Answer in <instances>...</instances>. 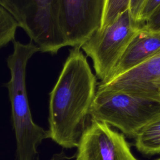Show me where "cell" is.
<instances>
[{
  "label": "cell",
  "instance_id": "1",
  "mask_svg": "<svg viewBox=\"0 0 160 160\" xmlns=\"http://www.w3.org/2000/svg\"><path fill=\"white\" fill-rule=\"evenodd\" d=\"M96 79L81 49H69L49 103L50 138L64 148L79 144L96 92Z\"/></svg>",
  "mask_w": 160,
  "mask_h": 160
},
{
  "label": "cell",
  "instance_id": "2",
  "mask_svg": "<svg viewBox=\"0 0 160 160\" xmlns=\"http://www.w3.org/2000/svg\"><path fill=\"white\" fill-rule=\"evenodd\" d=\"M13 51L7 58L11 78L6 84L8 90L12 126L16 141V160H35L38 147L50 138L49 130L36 124L32 119L26 86V71L29 59L39 47L31 42H13Z\"/></svg>",
  "mask_w": 160,
  "mask_h": 160
},
{
  "label": "cell",
  "instance_id": "3",
  "mask_svg": "<svg viewBox=\"0 0 160 160\" xmlns=\"http://www.w3.org/2000/svg\"><path fill=\"white\" fill-rule=\"evenodd\" d=\"M159 114L160 102L98 85L89 117L92 121L105 122L118 128L126 136L134 138Z\"/></svg>",
  "mask_w": 160,
  "mask_h": 160
},
{
  "label": "cell",
  "instance_id": "4",
  "mask_svg": "<svg viewBox=\"0 0 160 160\" xmlns=\"http://www.w3.org/2000/svg\"><path fill=\"white\" fill-rule=\"evenodd\" d=\"M0 5L11 14L40 52L55 54L67 46L59 22L60 0H0Z\"/></svg>",
  "mask_w": 160,
  "mask_h": 160
},
{
  "label": "cell",
  "instance_id": "5",
  "mask_svg": "<svg viewBox=\"0 0 160 160\" xmlns=\"http://www.w3.org/2000/svg\"><path fill=\"white\" fill-rule=\"evenodd\" d=\"M141 26L133 19L128 9L110 24L99 28L81 46V49L91 59L95 75L100 82L109 78Z\"/></svg>",
  "mask_w": 160,
  "mask_h": 160
},
{
  "label": "cell",
  "instance_id": "6",
  "mask_svg": "<svg viewBox=\"0 0 160 160\" xmlns=\"http://www.w3.org/2000/svg\"><path fill=\"white\" fill-rule=\"evenodd\" d=\"M104 0H60L59 22L67 46L80 48L101 26Z\"/></svg>",
  "mask_w": 160,
  "mask_h": 160
},
{
  "label": "cell",
  "instance_id": "7",
  "mask_svg": "<svg viewBox=\"0 0 160 160\" xmlns=\"http://www.w3.org/2000/svg\"><path fill=\"white\" fill-rule=\"evenodd\" d=\"M76 157L79 160H138L124 135L105 122L92 120L81 138Z\"/></svg>",
  "mask_w": 160,
  "mask_h": 160
},
{
  "label": "cell",
  "instance_id": "8",
  "mask_svg": "<svg viewBox=\"0 0 160 160\" xmlns=\"http://www.w3.org/2000/svg\"><path fill=\"white\" fill-rule=\"evenodd\" d=\"M160 78V51L138 67L98 86L160 102L156 82Z\"/></svg>",
  "mask_w": 160,
  "mask_h": 160
},
{
  "label": "cell",
  "instance_id": "9",
  "mask_svg": "<svg viewBox=\"0 0 160 160\" xmlns=\"http://www.w3.org/2000/svg\"><path fill=\"white\" fill-rule=\"evenodd\" d=\"M159 51L160 32L149 31L141 26L130 41L111 76L106 81L114 79L138 67L152 58Z\"/></svg>",
  "mask_w": 160,
  "mask_h": 160
},
{
  "label": "cell",
  "instance_id": "10",
  "mask_svg": "<svg viewBox=\"0 0 160 160\" xmlns=\"http://www.w3.org/2000/svg\"><path fill=\"white\" fill-rule=\"evenodd\" d=\"M138 150L144 154L160 153V114L148 122L134 137Z\"/></svg>",
  "mask_w": 160,
  "mask_h": 160
},
{
  "label": "cell",
  "instance_id": "11",
  "mask_svg": "<svg viewBox=\"0 0 160 160\" xmlns=\"http://www.w3.org/2000/svg\"><path fill=\"white\" fill-rule=\"evenodd\" d=\"M19 24L11 14L0 5V48L15 41Z\"/></svg>",
  "mask_w": 160,
  "mask_h": 160
},
{
  "label": "cell",
  "instance_id": "12",
  "mask_svg": "<svg viewBox=\"0 0 160 160\" xmlns=\"http://www.w3.org/2000/svg\"><path fill=\"white\" fill-rule=\"evenodd\" d=\"M131 0H104L102 28L112 22L119 14L129 8Z\"/></svg>",
  "mask_w": 160,
  "mask_h": 160
},
{
  "label": "cell",
  "instance_id": "13",
  "mask_svg": "<svg viewBox=\"0 0 160 160\" xmlns=\"http://www.w3.org/2000/svg\"><path fill=\"white\" fill-rule=\"evenodd\" d=\"M160 7V0H145L139 14L138 22L142 25Z\"/></svg>",
  "mask_w": 160,
  "mask_h": 160
},
{
  "label": "cell",
  "instance_id": "14",
  "mask_svg": "<svg viewBox=\"0 0 160 160\" xmlns=\"http://www.w3.org/2000/svg\"><path fill=\"white\" fill-rule=\"evenodd\" d=\"M141 26L146 29L160 32V7Z\"/></svg>",
  "mask_w": 160,
  "mask_h": 160
},
{
  "label": "cell",
  "instance_id": "15",
  "mask_svg": "<svg viewBox=\"0 0 160 160\" xmlns=\"http://www.w3.org/2000/svg\"><path fill=\"white\" fill-rule=\"evenodd\" d=\"M75 156H71V157H68L66 156V154L64 153V152L61 151L59 153L55 154L52 156V158L50 160H65V159H69L71 158H74Z\"/></svg>",
  "mask_w": 160,
  "mask_h": 160
},
{
  "label": "cell",
  "instance_id": "16",
  "mask_svg": "<svg viewBox=\"0 0 160 160\" xmlns=\"http://www.w3.org/2000/svg\"><path fill=\"white\" fill-rule=\"evenodd\" d=\"M156 89L158 90V92L160 98V78L159 79H158V81L156 82Z\"/></svg>",
  "mask_w": 160,
  "mask_h": 160
},
{
  "label": "cell",
  "instance_id": "17",
  "mask_svg": "<svg viewBox=\"0 0 160 160\" xmlns=\"http://www.w3.org/2000/svg\"><path fill=\"white\" fill-rule=\"evenodd\" d=\"M76 160H79V159H78V158H76Z\"/></svg>",
  "mask_w": 160,
  "mask_h": 160
},
{
  "label": "cell",
  "instance_id": "18",
  "mask_svg": "<svg viewBox=\"0 0 160 160\" xmlns=\"http://www.w3.org/2000/svg\"><path fill=\"white\" fill-rule=\"evenodd\" d=\"M157 160H160V158H159V159H157Z\"/></svg>",
  "mask_w": 160,
  "mask_h": 160
}]
</instances>
